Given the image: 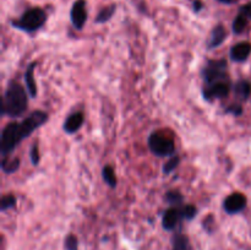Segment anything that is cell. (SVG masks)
<instances>
[{
	"label": "cell",
	"mask_w": 251,
	"mask_h": 250,
	"mask_svg": "<svg viewBox=\"0 0 251 250\" xmlns=\"http://www.w3.org/2000/svg\"><path fill=\"white\" fill-rule=\"evenodd\" d=\"M49 120L48 113L43 110H34L28 117L25 118L20 123H9L1 131V141H0V152L2 157H7L15 151L20 142L29 136L32 132L43 126Z\"/></svg>",
	"instance_id": "1"
},
{
	"label": "cell",
	"mask_w": 251,
	"mask_h": 250,
	"mask_svg": "<svg viewBox=\"0 0 251 250\" xmlns=\"http://www.w3.org/2000/svg\"><path fill=\"white\" fill-rule=\"evenodd\" d=\"M28 92L16 81H10L2 96L1 114L10 118H19L27 110Z\"/></svg>",
	"instance_id": "2"
},
{
	"label": "cell",
	"mask_w": 251,
	"mask_h": 250,
	"mask_svg": "<svg viewBox=\"0 0 251 250\" xmlns=\"http://www.w3.org/2000/svg\"><path fill=\"white\" fill-rule=\"evenodd\" d=\"M47 21V14L41 7H31L22 14L19 20L11 21L14 28L26 33H33L44 26Z\"/></svg>",
	"instance_id": "3"
},
{
	"label": "cell",
	"mask_w": 251,
	"mask_h": 250,
	"mask_svg": "<svg viewBox=\"0 0 251 250\" xmlns=\"http://www.w3.org/2000/svg\"><path fill=\"white\" fill-rule=\"evenodd\" d=\"M201 76H202L203 86L222 82V81H230L227 60L226 59L207 60L201 70Z\"/></svg>",
	"instance_id": "4"
},
{
	"label": "cell",
	"mask_w": 251,
	"mask_h": 250,
	"mask_svg": "<svg viewBox=\"0 0 251 250\" xmlns=\"http://www.w3.org/2000/svg\"><path fill=\"white\" fill-rule=\"evenodd\" d=\"M149 149L157 157H172L176 154V144L173 137L163 131H153L147 139Z\"/></svg>",
	"instance_id": "5"
},
{
	"label": "cell",
	"mask_w": 251,
	"mask_h": 250,
	"mask_svg": "<svg viewBox=\"0 0 251 250\" xmlns=\"http://www.w3.org/2000/svg\"><path fill=\"white\" fill-rule=\"evenodd\" d=\"M230 91H232V82L230 81H222V82L203 86L202 96L206 100L211 102L213 100H223V98L228 97Z\"/></svg>",
	"instance_id": "6"
},
{
	"label": "cell",
	"mask_w": 251,
	"mask_h": 250,
	"mask_svg": "<svg viewBox=\"0 0 251 250\" xmlns=\"http://www.w3.org/2000/svg\"><path fill=\"white\" fill-rule=\"evenodd\" d=\"M247 202L248 200L244 194L237 191V193H232L225 199V201H223V208H225V211L228 215H237V213L245 210Z\"/></svg>",
	"instance_id": "7"
},
{
	"label": "cell",
	"mask_w": 251,
	"mask_h": 250,
	"mask_svg": "<svg viewBox=\"0 0 251 250\" xmlns=\"http://www.w3.org/2000/svg\"><path fill=\"white\" fill-rule=\"evenodd\" d=\"M70 20L73 26L81 31L87 21V9H86V0H76L74 2L70 11Z\"/></svg>",
	"instance_id": "8"
},
{
	"label": "cell",
	"mask_w": 251,
	"mask_h": 250,
	"mask_svg": "<svg viewBox=\"0 0 251 250\" xmlns=\"http://www.w3.org/2000/svg\"><path fill=\"white\" fill-rule=\"evenodd\" d=\"M251 54V43L250 42H239L234 44L229 50V56L235 63H244L249 59Z\"/></svg>",
	"instance_id": "9"
},
{
	"label": "cell",
	"mask_w": 251,
	"mask_h": 250,
	"mask_svg": "<svg viewBox=\"0 0 251 250\" xmlns=\"http://www.w3.org/2000/svg\"><path fill=\"white\" fill-rule=\"evenodd\" d=\"M85 122L82 112H74L70 115H68L63 124V130L69 135H73L81 129Z\"/></svg>",
	"instance_id": "10"
},
{
	"label": "cell",
	"mask_w": 251,
	"mask_h": 250,
	"mask_svg": "<svg viewBox=\"0 0 251 250\" xmlns=\"http://www.w3.org/2000/svg\"><path fill=\"white\" fill-rule=\"evenodd\" d=\"M180 220H183V218H181L179 207L172 206V207L167 208L164 211L163 216H162V225H163L166 230H173L179 225V221Z\"/></svg>",
	"instance_id": "11"
},
{
	"label": "cell",
	"mask_w": 251,
	"mask_h": 250,
	"mask_svg": "<svg viewBox=\"0 0 251 250\" xmlns=\"http://www.w3.org/2000/svg\"><path fill=\"white\" fill-rule=\"evenodd\" d=\"M226 38H227V29L222 25H217V26L213 27L212 32L210 34V38L206 42L207 49L211 50V49L218 48L226 41Z\"/></svg>",
	"instance_id": "12"
},
{
	"label": "cell",
	"mask_w": 251,
	"mask_h": 250,
	"mask_svg": "<svg viewBox=\"0 0 251 250\" xmlns=\"http://www.w3.org/2000/svg\"><path fill=\"white\" fill-rule=\"evenodd\" d=\"M36 66L37 63L33 61V63L27 66L26 73H25V82H26L27 92H28V96L31 98L37 97V85L36 80H34V69H36Z\"/></svg>",
	"instance_id": "13"
},
{
	"label": "cell",
	"mask_w": 251,
	"mask_h": 250,
	"mask_svg": "<svg viewBox=\"0 0 251 250\" xmlns=\"http://www.w3.org/2000/svg\"><path fill=\"white\" fill-rule=\"evenodd\" d=\"M233 92L238 100L245 102L251 95V83L248 80H238L233 86Z\"/></svg>",
	"instance_id": "14"
},
{
	"label": "cell",
	"mask_w": 251,
	"mask_h": 250,
	"mask_svg": "<svg viewBox=\"0 0 251 250\" xmlns=\"http://www.w3.org/2000/svg\"><path fill=\"white\" fill-rule=\"evenodd\" d=\"M172 250H193L189 238L183 233H176L172 238Z\"/></svg>",
	"instance_id": "15"
},
{
	"label": "cell",
	"mask_w": 251,
	"mask_h": 250,
	"mask_svg": "<svg viewBox=\"0 0 251 250\" xmlns=\"http://www.w3.org/2000/svg\"><path fill=\"white\" fill-rule=\"evenodd\" d=\"M20 164H21V159L19 157H2L1 161V169L4 173L12 174L15 172L19 171Z\"/></svg>",
	"instance_id": "16"
},
{
	"label": "cell",
	"mask_w": 251,
	"mask_h": 250,
	"mask_svg": "<svg viewBox=\"0 0 251 250\" xmlns=\"http://www.w3.org/2000/svg\"><path fill=\"white\" fill-rule=\"evenodd\" d=\"M115 11H117V5L115 4L104 6L103 9L100 10V12H98L97 16H96L95 22L96 24H105V22H108L112 19L113 15L115 14Z\"/></svg>",
	"instance_id": "17"
},
{
	"label": "cell",
	"mask_w": 251,
	"mask_h": 250,
	"mask_svg": "<svg viewBox=\"0 0 251 250\" xmlns=\"http://www.w3.org/2000/svg\"><path fill=\"white\" fill-rule=\"evenodd\" d=\"M102 176H103V180H104V183L107 184L109 188H112V189L117 188L118 179H117V175H115V172H114V169H113L112 166H109V164L104 166V168H103V171H102Z\"/></svg>",
	"instance_id": "18"
},
{
	"label": "cell",
	"mask_w": 251,
	"mask_h": 250,
	"mask_svg": "<svg viewBox=\"0 0 251 250\" xmlns=\"http://www.w3.org/2000/svg\"><path fill=\"white\" fill-rule=\"evenodd\" d=\"M166 201L171 206L180 207L181 205H184V196L179 190H168L166 193Z\"/></svg>",
	"instance_id": "19"
},
{
	"label": "cell",
	"mask_w": 251,
	"mask_h": 250,
	"mask_svg": "<svg viewBox=\"0 0 251 250\" xmlns=\"http://www.w3.org/2000/svg\"><path fill=\"white\" fill-rule=\"evenodd\" d=\"M248 22H249V20H248L247 17L244 16V15L240 14V12H239V15L235 17L234 21H233V24H232L233 32H234L235 34H242L243 32L247 29Z\"/></svg>",
	"instance_id": "20"
},
{
	"label": "cell",
	"mask_w": 251,
	"mask_h": 250,
	"mask_svg": "<svg viewBox=\"0 0 251 250\" xmlns=\"http://www.w3.org/2000/svg\"><path fill=\"white\" fill-rule=\"evenodd\" d=\"M179 211H180V215L183 220L191 221L196 217V215H198V208L194 205H190V203L181 205L180 207H179Z\"/></svg>",
	"instance_id": "21"
},
{
	"label": "cell",
	"mask_w": 251,
	"mask_h": 250,
	"mask_svg": "<svg viewBox=\"0 0 251 250\" xmlns=\"http://www.w3.org/2000/svg\"><path fill=\"white\" fill-rule=\"evenodd\" d=\"M179 163H180V157H179L178 154H174V156L169 157V159L163 166V174H167V175L171 174L172 172H174L178 168Z\"/></svg>",
	"instance_id": "22"
},
{
	"label": "cell",
	"mask_w": 251,
	"mask_h": 250,
	"mask_svg": "<svg viewBox=\"0 0 251 250\" xmlns=\"http://www.w3.org/2000/svg\"><path fill=\"white\" fill-rule=\"evenodd\" d=\"M16 206V198H15L12 194H7L1 198V202H0V210L4 212V211L10 210V208H14Z\"/></svg>",
	"instance_id": "23"
},
{
	"label": "cell",
	"mask_w": 251,
	"mask_h": 250,
	"mask_svg": "<svg viewBox=\"0 0 251 250\" xmlns=\"http://www.w3.org/2000/svg\"><path fill=\"white\" fill-rule=\"evenodd\" d=\"M29 159H31V163L33 166H38L39 162H41V156H39V149H38V144L34 142L33 145L29 149Z\"/></svg>",
	"instance_id": "24"
},
{
	"label": "cell",
	"mask_w": 251,
	"mask_h": 250,
	"mask_svg": "<svg viewBox=\"0 0 251 250\" xmlns=\"http://www.w3.org/2000/svg\"><path fill=\"white\" fill-rule=\"evenodd\" d=\"M65 249L66 250H78V240L76 235L69 234L65 238Z\"/></svg>",
	"instance_id": "25"
},
{
	"label": "cell",
	"mask_w": 251,
	"mask_h": 250,
	"mask_svg": "<svg viewBox=\"0 0 251 250\" xmlns=\"http://www.w3.org/2000/svg\"><path fill=\"white\" fill-rule=\"evenodd\" d=\"M225 112L234 115V117H240L243 114V107L240 104H230L226 108Z\"/></svg>",
	"instance_id": "26"
},
{
	"label": "cell",
	"mask_w": 251,
	"mask_h": 250,
	"mask_svg": "<svg viewBox=\"0 0 251 250\" xmlns=\"http://www.w3.org/2000/svg\"><path fill=\"white\" fill-rule=\"evenodd\" d=\"M240 14L244 15L245 17H247L248 20H251V1L248 2V4L243 5L242 7H240Z\"/></svg>",
	"instance_id": "27"
},
{
	"label": "cell",
	"mask_w": 251,
	"mask_h": 250,
	"mask_svg": "<svg viewBox=\"0 0 251 250\" xmlns=\"http://www.w3.org/2000/svg\"><path fill=\"white\" fill-rule=\"evenodd\" d=\"M193 7H194V11L195 12H200L203 7L202 1H201V0H194Z\"/></svg>",
	"instance_id": "28"
},
{
	"label": "cell",
	"mask_w": 251,
	"mask_h": 250,
	"mask_svg": "<svg viewBox=\"0 0 251 250\" xmlns=\"http://www.w3.org/2000/svg\"><path fill=\"white\" fill-rule=\"evenodd\" d=\"M220 2H222V4H227V5H230V4H234L237 0H218Z\"/></svg>",
	"instance_id": "29"
}]
</instances>
